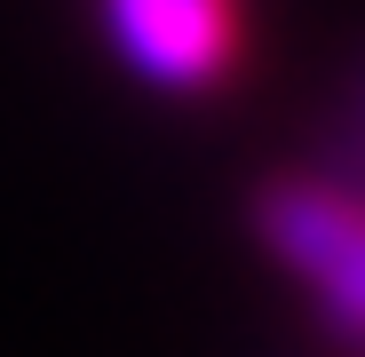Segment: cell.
Instances as JSON below:
<instances>
[{
  "mask_svg": "<svg viewBox=\"0 0 365 357\" xmlns=\"http://www.w3.org/2000/svg\"><path fill=\"white\" fill-rule=\"evenodd\" d=\"M255 230H262V247L302 286H318L334 341H357V326H365V238H357V207L334 183L278 175V183L255 199Z\"/></svg>",
  "mask_w": 365,
  "mask_h": 357,
  "instance_id": "cell-1",
  "label": "cell"
},
{
  "mask_svg": "<svg viewBox=\"0 0 365 357\" xmlns=\"http://www.w3.org/2000/svg\"><path fill=\"white\" fill-rule=\"evenodd\" d=\"M103 32L151 88H215L238 64V0H103Z\"/></svg>",
  "mask_w": 365,
  "mask_h": 357,
  "instance_id": "cell-2",
  "label": "cell"
}]
</instances>
